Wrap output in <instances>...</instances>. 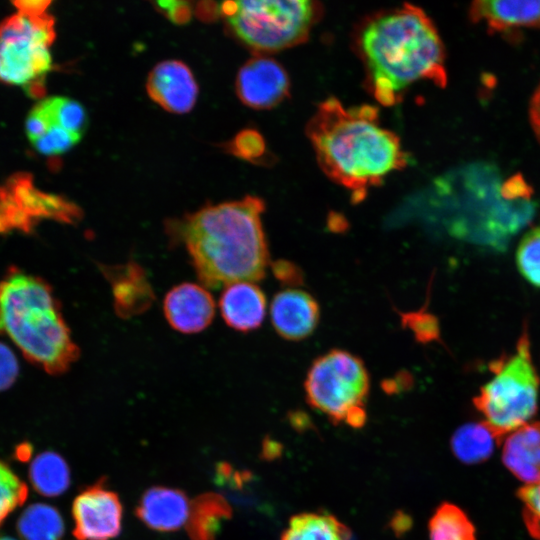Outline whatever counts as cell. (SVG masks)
<instances>
[{"label":"cell","instance_id":"25","mask_svg":"<svg viewBox=\"0 0 540 540\" xmlns=\"http://www.w3.org/2000/svg\"><path fill=\"white\" fill-rule=\"evenodd\" d=\"M429 540H476L475 527L458 506L443 503L429 521Z\"/></svg>","mask_w":540,"mask_h":540},{"label":"cell","instance_id":"34","mask_svg":"<svg viewBox=\"0 0 540 540\" xmlns=\"http://www.w3.org/2000/svg\"><path fill=\"white\" fill-rule=\"evenodd\" d=\"M275 277L284 285L298 286L303 282V275L300 268L295 264L280 260L272 265Z\"/></svg>","mask_w":540,"mask_h":540},{"label":"cell","instance_id":"27","mask_svg":"<svg viewBox=\"0 0 540 540\" xmlns=\"http://www.w3.org/2000/svg\"><path fill=\"white\" fill-rule=\"evenodd\" d=\"M516 263L525 280L540 288V227L525 233L517 248Z\"/></svg>","mask_w":540,"mask_h":540},{"label":"cell","instance_id":"15","mask_svg":"<svg viewBox=\"0 0 540 540\" xmlns=\"http://www.w3.org/2000/svg\"><path fill=\"white\" fill-rule=\"evenodd\" d=\"M6 188L17 206L35 223L42 218L74 223L80 217V210L73 203L34 188L32 176L27 173L11 176Z\"/></svg>","mask_w":540,"mask_h":540},{"label":"cell","instance_id":"20","mask_svg":"<svg viewBox=\"0 0 540 540\" xmlns=\"http://www.w3.org/2000/svg\"><path fill=\"white\" fill-rule=\"evenodd\" d=\"M232 515L228 501L220 494L207 492L190 503L186 530L191 540H216L220 528Z\"/></svg>","mask_w":540,"mask_h":540},{"label":"cell","instance_id":"9","mask_svg":"<svg viewBox=\"0 0 540 540\" xmlns=\"http://www.w3.org/2000/svg\"><path fill=\"white\" fill-rule=\"evenodd\" d=\"M72 516L76 540H111L121 532L123 507L118 494L101 480L75 497Z\"/></svg>","mask_w":540,"mask_h":540},{"label":"cell","instance_id":"38","mask_svg":"<svg viewBox=\"0 0 540 540\" xmlns=\"http://www.w3.org/2000/svg\"><path fill=\"white\" fill-rule=\"evenodd\" d=\"M529 118L532 129L540 142V85L532 96L529 107Z\"/></svg>","mask_w":540,"mask_h":540},{"label":"cell","instance_id":"16","mask_svg":"<svg viewBox=\"0 0 540 540\" xmlns=\"http://www.w3.org/2000/svg\"><path fill=\"white\" fill-rule=\"evenodd\" d=\"M219 307L225 323L241 332L261 326L267 311L265 294L254 282H236L222 291Z\"/></svg>","mask_w":540,"mask_h":540},{"label":"cell","instance_id":"6","mask_svg":"<svg viewBox=\"0 0 540 540\" xmlns=\"http://www.w3.org/2000/svg\"><path fill=\"white\" fill-rule=\"evenodd\" d=\"M236 37L258 52H275L305 41L321 14L310 0H244L219 5Z\"/></svg>","mask_w":540,"mask_h":540},{"label":"cell","instance_id":"14","mask_svg":"<svg viewBox=\"0 0 540 540\" xmlns=\"http://www.w3.org/2000/svg\"><path fill=\"white\" fill-rule=\"evenodd\" d=\"M190 503L180 489L154 486L143 493L136 515L150 529L172 532L186 525Z\"/></svg>","mask_w":540,"mask_h":540},{"label":"cell","instance_id":"1","mask_svg":"<svg viewBox=\"0 0 540 540\" xmlns=\"http://www.w3.org/2000/svg\"><path fill=\"white\" fill-rule=\"evenodd\" d=\"M378 112L368 104L346 108L330 97L308 121L307 135L319 166L348 189L355 202L408 162L398 136L381 126Z\"/></svg>","mask_w":540,"mask_h":540},{"label":"cell","instance_id":"10","mask_svg":"<svg viewBox=\"0 0 540 540\" xmlns=\"http://www.w3.org/2000/svg\"><path fill=\"white\" fill-rule=\"evenodd\" d=\"M289 77L276 60L256 56L239 70L236 92L240 100L254 109H269L282 102L289 94Z\"/></svg>","mask_w":540,"mask_h":540},{"label":"cell","instance_id":"12","mask_svg":"<svg viewBox=\"0 0 540 540\" xmlns=\"http://www.w3.org/2000/svg\"><path fill=\"white\" fill-rule=\"evenodd\" d=\"M163 311L170 326L184 334L206 329L215 315V302L201 285L184 282L174 286L165 296Z\"/></svg>","mask_w":540,"mask_h":540},{"label":"cell","instance_id":"24","mask_svg":"<svg viewBox=\"0 0 540 540\" xmlns=\"http://www.w3.org/2000/svg\"><path fill=\"white\" fill-rule=\"evenodd\" d=\"M18 531L24 540H61L64 522L54 507L38 503L22 513Z\"/></svg>","mask_w":540,"mask_h":540},{"label":"cell","instance_id":"19","mask_svg":"<svg viewBox=\"0 0 540 540\" xmlns=\"http://www.w3.org/2000/svg\"><path fill=\"white\" fill-rule=\"evenodd\" d=\"M107 277L111 280L116 312L122 317L133 316L148 308L153 293L144 271L135 263L107 267Z\"/></svg>","mask_w":540,"mask_h":540},{"label":"cell","instance_id":"35","mask_svg":"<svg viewBox=\"0 0 540 540\" xmlns=\"http://www.w3.org/2000/svg\"><path fill=\"white\" fill-rule=\"evenodd\" d=\"M50 125L41 113L34 107L26 120V132L31 142L41 138L49 130Z\"/></svg>","mask_w":540,"mask_h":540},{"label":"cell","instance_id":"2","mask_svg":"<svg viewBox=\"0 0 540 540\" xmlns=\"http://www.w3.org/2000/svg\"><path fill=\"white\" fill-rule=\"evenodd\" d=\"M357 48L368 88L384 106L397 104L420 80L445 87V51L439 33L419 7L405 3L373 15L361 26Z\"/></svg>","mask_w":540,"mask_h":540},{"label":"cell","instance_id":"28","mask_svg":"<svg viewBox=\"0 0 540 540\" xmlns=\"http://www.w3.org/2000/svg\"><path fill=\"white\" fill-rule=\"evenodd\" d=\"M27 493L25 483L0 461V525L13 510L24 503Z\"/></svg>","mask_w":540,"mask_h":540},{"label":"cell","instance_id":"21","mask_svg":"<svg viewBox=\"0 0 540 540\" xmlns=\"http://www.w3.org/2000/svg\"><path fill=\"white\" fill-rule=\"evenodd\" d=\"M500 440L484 421L466 423L452 435L451 449L462 463L479 464L492 455Z\"/></svg>","mask_w":540,"mask_h":540},{"label":"cell","instance_id":"8","mask_svg":"<svg viewBox=\"0 0 540 540\" xmlns=\"http://www.w3.org/2000/svg\"><path fill=\"white\" fill-rule=\"evenodd\" d=\"M55 38L54 19L48 14H16L0 24V79L23 86L51 69L48 47Z\"/></svg>","mask_w":540,"mask_h":540},{"label":"cell","instance_id":"29","mask_svg":"<svg viewBox=\"0 0 540 540\" xmlns=\"http://www.w3.org/2000/svg\"><path fill=\"white\" fill-rule=\"evenodd\" d=\"M82 134L68 131L59 126H51L41 138L32 142L35 148L45 155H56L68 151L77 144Z\"/></svg>","mask_w":540,"mask_h":540},{"label":"cell","instance_id":"39","mask_svg":"<svg viewBox=\"0 0 540 540\" xmlns=\"http://www.w3.org/2000/svg\"><path fill=\"white\" fill-rule=\"evenodd\" d=\"M23 87L26 94L32 98H41L45 94L44 78L32 80Z\"/></svg>","mask_w":540,"mask_h":540},{"label":"cell","instance_id":"4","mask_svg":"<svg viewBox=\"0 0 540 540\" xmlns=\"http://www.w3.org/2000/svg\"><path fill=\"white\" fill-rule=\"evenodd\" d=\"M0 333L49 374L66 372L80 354L51 286L20 270L0 281Z\"/></svg>","mask_w":540,"mask_h":540},{"label":"cell","instance_id":"5","mask_svg":"<svg viewBox=\"0 0 540 540\" xmlns=\"http://www.w3.org/2000/svg\"><path fill=\"white\" fill-rule=\"evenodd\" d=\"M493 378L474 397L484 422L502 439L529 423L538 408L540 380L532 361L527 326L513 354L502 356L489 365Z\"/></svg>","mask_w":540,"mask_h":540},{"label":"cell","instance_id":"18","mask_svg":"<svg viewBox=\"0 0 540 540\" xmlns=\"http://www.w3.org/2000/svg\"><path fill=\"white\" fill-rule=\"evenodd\" d=\"M469 17L475 23L484 21L492 31L540 28V0H477L470 5Z\"/></svg>","mask_w":540,"mask_h":540},{"label":"cell","instance_id":"17","mask_svg":"<svg viewBox=\"0 0 540 540\" xmlns=\"http://www.w3.org/2000/svg\"><path fill=\"white\" fill-rule=\"evenodd\" d=\"M502 461L525 485L540 481V422L527 423L507 435Z\"/></svg>","mask_w":540,"mask_h":540},{"label":"cell","instance_id":"11","mask_svg":"<svg viewBox=\"0 0 540 540\" xmlns=\"http://www.w3.org/2000/svg\"><path fill=\"white\" fill-rule=\"evenodd\" d=\"M270 317L279 336L289 341H300L309 337L317 328L320 307L307 291L288 287L273 297Z\"/></svg>","mask_w":540,"mask_h":540},{"label":"cell","instance_id":"32","mask_svg":"<svg viewBox=\"0 0 540 540\" xmlns=\"http://www.w3.org/2000/svg\"><path fill=\"white\" fill-rule=\"evenodd\" d=\"M404 324L408 325L421 342L439 339L440 329L437 318L428 312H414L402 315Z\"/></svg>","mask_w":540,"mask_h":540},{"label":"cell","instance_id":"23","mask_svg":"<svg viewBox=\"0 0 540 540\" xmlns=\"http://www.w3.org/2000/svg\"><path fill=\"white\" fill-rule=\"evenodd\" d=\"M29 477L33 487L48 497L61 495L70 485V471L66 461L51 451L39 454L32 461Z\"/></svg>","mask_w":540,"mask_h":540},{"label":"cell","instance_id":"22","mask_svg":"<svg viewBox=\"0 0 540 540\" xmlns=\"http://www.w3.org/2000/svg\"><path fill=\"white\" fill-rule=\"evenodd\" d=\"M349 530L335 516L324 512L294 515L281 540H348Z\"/></svg>","mask_w":540,"mask_h":540},{"label":"cell","instance_id":"33","mask_svg":"<svg viewBox=\"0 0 540 540\" xmlns=\"http://www.w3.org/2000/svg\"><path fill=\"white\" fill-rule=\"evenodd\" d=\"M19 374L18 360L9 346L0 342V391L8 389Z\"/></svg>","mask_w":540,"mask_h":540},{"label":"cell","instance_id":"3","mask_svg":"<svg viewBox=\"0 0 540 540\" xmlns=\"http://www.w3.org/2000/svg\"><path fill=\"white\" fill-rule=\"evenodd\" d=\"M264 209L263 200L246 196L204 207L170 224L203 285L218 288L264 278L269 259Z\"/></svg>","mask_w":540,"mask_h":540},{"label":"cell","instance_id":"40","mask_svg":"<svg viewBox=\"0 0 540 540\" xmlns=\"http://www.w3.org/2000/svg\"><path fill=\"white\" fill-rule=\"evenodd\" d=\"M0 540H15V539L10 538V537H0Z\"/></svg>","mask_w":540,"mask_h":540},{"label":"cell","instance_id":"30","mask_svg":"<svg viewBox=\"0 0 540 540\" xmlns=\"http://www.w3.org/2000/svg\"><path fill=\"white\" fill-rule=\"evenodd\" d=\"M517 495L523 505L524 523L529 533L540 540V481L524 485Z\"/></svg>","mask_w":540,"mask_h":540},{"label":"cell","instance_id":"31","mask_svg":"<svg viewBox=\"0 0 540 540\" xmlns=\"http://www.w3.org/2000/svg\"><path fill=\"white\" fill-rule=\"evenodd\" d=\"M228 150L242 159L258 160L265 153V142L257 131L246 129L234 137Z\"/></svg>","mask_w":540,"mask_h":540},{"label":"cell","instance_id":"37","mask_svg":"<svg viewBox=\"0 0 540 540\" xmlns=\"http://www.w3.org/2000/svg\"><path fill=\"white\" fill-rule=\"evenodd\" d=\"M50 4L51 1L48 0H17L13 2V5L19 10L20 14L29 17L44 14Z\"/></svg>","mask_w":540,"mask_h":540},{"label":"cell","instance_id":"7","mask_svg":"<svg viewBox=\"0 0 540 540\" xmlns=\"http://www.w3.org/2000/svg\"><path fill=\"white\" fill-rule=\"evenodd\" d=\"M370 389L368 370L358 356L332 349L308 369L304 390L308 404L335 424L360 428L366 421Z\"/></svg>","mask_w":540,"mask_h":540},{"label":"cell","instance_id":"13","mask_svg":"<svg viewBox=\"0 0 540 540\" xmlns=\"http://www.w3.org/2000/svg\"><path fill=\"white\" fill-rule=\"evenodd\" d=\"M146 88L153 101L165 110L179 114L189 112L198 95L191 70L177 60L157 64L148 75Z\"/></svg>","mask_w":540,"mask_h":540},{"label":"cell","instance_id":"36","mask_svg":"<svg viewBox=\"0 0 540 540\" xmlns=\"http://www.w3.org/2000/svg\"><path fill=\"white\" fill-rule=\"evenodd\" d=\"M159 7L175 23H186L190 18L191 12L188 2L183 1H161Z\"/></svg>","mask_w":540,"mask_h":540},{"label":"cell","instance_id":"26","mask_svg":"<svg viewBox=\"0 0 540 540\" xmlns=\"http://www.w3.org/2000/svg\"><path fill=\"white\" fill-rule=\"evenodd\" d=\"M35 108L47 120L50 127L59 126L68 131L82 134L87 126V114L77 101L67 97H50Z\"/></svg>","mask_w":540,"mask_h":540}]
</instances>
